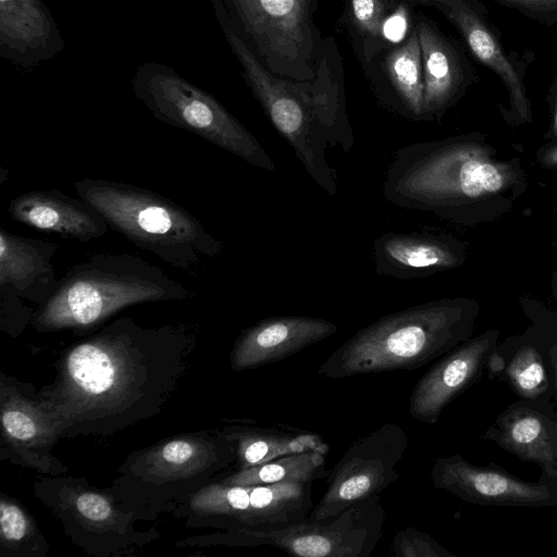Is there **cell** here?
I'll return each mask as SVG.
<instances>
[{"label": "cell", "mask_w": 557, "mask_h": 557, "mask_svg": "<svg viewBox=\"0 0 557 557\" xmlns=\"http://www.w3.org/2000/svg\"><path fill=\"white\" fill-rule=\"evenodd\" d=\"M499 336L498 330H486L442 356L414 385L409 398L410 416L435 424L450 403L481 380Z\"/></svg>", "instance_id": "16"}, {"label": "cell", "mask_w": 557, "mask_h": 557, "mask_svg": "<svg viewBox=\"0 0 557 557\" xmlns=\"http://www.w3.org/2000/svg\"><path fill=\"white\" fill-rule=\"evenodd\" d=\"M408 444L406 431L396 423L382 424L355 441L330 470L325 492L308 519H327L380 495L398 480Z\"/></svg>", "instance_id": "13"}, {"label": "cell", "mask_w": 557, "mask_h": 557, "mask_svg": "<svg viewBox=\"0 0 557 557\" xmlns=\"http://www.w3.org/2000/svg\"><path fill=\"white\" fill-rule=\"evenodd\" d=\"M131 85L135 97L157 120L191 132L256 168L275 171L274 161L257 138L212 95L172 67L144 63Z\"/></svg>", "instance_id": "8"}, {"label": "cell", "mask_w": 557, "mask_h": 557, "mask_svg": "<svg viewBox=\"0 0 557 557\" xmlns=\"http://www.w3.org/2000/svg\"><path fill=\"white\" fill-rule=\"evenodd\" d=\"M480 305L444 298L386 314L360 329L320 366L323 379L414 370L472 337Z\"/></svg>", "instance_id": "4"}, {"label": "cell", "mask_w": 557, "mask_h": 557, "mask_svg": "<svg viewBox=\"0 0 557 557\" xmlns=\"http://www.w3.org/2000/svg\"><path fill=\"white\" fill-rule=\"evenodd\" d=\"M409 1H403L391 13L383 25V37L387 45H398L406 38L409 28Z\"/></svg>", "instance_id": "34"}, {"label": "cell", "mask_w": 557, "mask_h": 557, "mask_svg": "<svg viewBox=\"0 0 557 557\" xmlns=\"http://www.w3.org/2000/svg\"><path fill=\"white\" fill-rule=\"evenodd\" d=\"M527 187L519 158H503L480 133L420 141L394 152L384 182L389 203L460 225L509 212Z\"/></svg>", "instance_id": "2"}, {"label": "cell", "mask_w": 557, "mask_h": 557, "mask_svg": "<svg viewBox=\"0 0 557 557\" xmlns=\"http://www.w3.org/2000/svg\"><path fill=\"white\" fill-rule=\"evenodd\" d=\"M385 67L394 92L392 107L407 119L423 120L422 55L416 25L405 41L388 51Z\"/></svg>", "instance_id": "27"}, {"label": "cell", "mask_w": 557, "mask_h": 557, "mask_svg": "<svg viewBox=\"0 0 557 557\" xmlns=\"http://www.w3.org/2000/svg\"><path fill=\"white\" fill-rule=\"evenodd\" d=\"M547 99L549 103L550 120L545 138H547L549 143H553L557 141V77L550 84Z\"/></svg>", "instance_id": "35"}, {"label": "cell", "mask_w": 557, "mask_h": 557, "mask_svg": "<svg viewBox=\"0 0 557 557\" xmlns=\"http://www.w3.org/2000/svg\"><path fill=\"white\" fill-rule=\"evenodd\" d=\"M74 188L111 228L171 267L191 271L223 250L189 211L149 189L101 178L77 181Z\"/></svg>", "instance_id": "7"}, {"label": "cell", "mask_w": 557, "mask_h": 557, "mask_svg": "<svg viewBox=\"0 0 557 557\" xmlns=\"http://www.w3.org/2000/svg\"><path fill=\"white\" fill-rule=\"evenodd\" d=\"M1 555L44 557L48 545L29 513L16 502L0 497Z\"/></svg>", "instance_id": "29"}, {"label": "cell", "mask_w": 557, "mask_h": 557, "mask_svg": "<svg viewBox=\"0 0 557 557\" xmlns=\"http://www.w3.org/2000/svg\"><path fill=\"white\" fill-rule=\"evenodd\" d=\"M529 315L549 369L553 398L557 408V317L534 311H530Z\"/></svg>", "instance_id": "32"}, {"label": "cell", "mask_w": 557, "mask_h": 557, "mask_svg": "<svg viewBox=\"0 0 557 557\" xmlns=\"http://www.w3.org/2000/svg\"><path fill=\"white\" fill-rule=\"evenodd\" d=\"M410 4L435 8L459 32L467 49L504 85L507 107L500 106L505 122L511 126L533 121L532 103L525 77L536 54L532 50H507L502 33L491 21L487 7L480 0H408Z\"/></svg>", "instance_id": "14"}, {"label": "cell", "mask_w": 557, "mask_h": 557, "mask_svg": "<svg viewBox=\"0 0 557 557\" xmlns=\"http://www.w3.org/2000/svg\"><path fill=\"white\" fill-rule=\"evenodd\" d=\"M430 476L436 488L473 505L557 507V483L527 481L494 462L479 466L459 454L437 458Z\"/></svg>", "instance_id": "15"}, {"label": "cell", "mask_w": 557, "mask_h": 557, "mask_svg": "<svg viewBox=\"0 0 557 557\" xmlns=\"http://www.w3.org/2000/svg\"><path fill=\"white\" fill-rule=\"evenodd\" d=\"M34 493L61 521L70 540L90 555H123L159 536L154 529L138 530L133 511L84 479L42 478L35 482Z\"/></svg>", "instance_id": "9"}, {"label": "cell", "mask_w": 557, "mask_h": 557, "mask_svg": "<svg viewBox=\"0 0 557 557\" xmlns=\"http://www.w3.org/2000/svg\"><path fill=\"white\" fill-rule=\"evenodd\" d=\"M373 259L377 275L412 280L460 267L466 249L449 235L388 232L374 239Z\"/></svg>", "instance_id": "21"}, {"label": "cell", "mask_w": 557, "mask_h": 557, "mask_svg": "<svg viewBox=\"0 0 557 557\" xmlns=\"http://www.w3.org/2000/svg\"><path fill=\"white\" fill-rule=\"evenodd\" d=\"M536 159L541 166L557 170V141L542 147L536 153Z\"/></svg>", "instance_id": "36"}, {"label": "cell", "mask_w": 557, "mask_h": 557, "mask_svg": "<svg viewBox=\"0 0 557 557\" xmlns=\"http://www.w3.org/2000/svg\"><path fill=\"white\" fill-rule=\"evenodd\" d=\"M391 550L397 557H456L430 534L411 527L395 534Z\"/></svg>", "instance_id": "31"}, {"label": "cell", "mask_w": 557, "mask_h": 557, "mask_svg": "<svg viewBox=\"0 0 557 557\" xmlns=\"http://www.w3.org/2000/svg\"><path fill=\"white\" fill-rule=\"evenodd\" d=\"M325 454L311 450L286 455L238 470L220 481L226 485H267L281 482H313L326 478Z\"/></svg>", "instance_id": "28"}, {"label": "cell", "mask_w": 557, "mask_h": 557, "mask_svg": "<svg viewBox=\"0 0 557 557\" xmlns=\"http://www.w3.org/2000/svg\"><path fill=\"white\" fill-rule=\"evenodd\" d=\"M545 26L557 25V0H492Z\"/></svg>", "instance_id": "33"}, {"label": "cell", "mask_w": 557, "mask_h": 557, "mask_svg": "<svg viewBox=\"0 0 557 557\" xmlns=\"http://www.w3.org/2000/svg\"><path fill=\"white\" fill-rule=\"evenodd\" d=\"M486 372L491 380L507 384L518 398L554 400L549 369L532 325L521 334L499 341Z\"/></svg>", "instance_id": "25"}, {"label": "cell", "mask_w": 557, "mask_h": 557, "mask_svg": "<svg viewBox=\"0 0 557 557\" xmlns=\"http://www.w3.org/2000/svg\"><path fill=\"white\" fill-rule=\"evenodd\" d=\"M0 413L2 458L33 468L39 472L59 475L67 471L50 448L60 436L53 418L39 400L26 398L5 376L0 382Z\"/></svg>", "instance_id": "18"}, {"label": "cell", "mask_w": 557, "mask_h": 557, "mask_svg": "<svg viewBox=\"0 0 557 557\" xmlns=\"http://www.w3.org/2000/svg\"><path fill=\"white\" fill-rule=\"evenodd\" d=\"M385 521L380 495H375L327 519L307 518L261 531L220 532L201 540L231 547L269 545L300 557H369L381 540Z\"/></svg>", "instance_id": "10"}, {"label": "cell", "mask_w": 557, "mask_h": 557, "mask_svg": "<svg viewBox=\"0 0 557 557\" xmlns=\"http://www.w3.org/2000/svg\"><path fill=\"white\" fill-rule=\"evenodd\" d=\"M225 431L235 442L238 470L292 454L329 453V444L312 432L252 426H232Z\"/></svg>", "instance_id": "26"}, {"label": "cell", "mask_w": 557, "mask_h": 557, "mask_svg": "<svg viewBox=\"0 0 557 557\" xmlns=\"http://www.w3.org/2000/svg\"><path fill=\"white\" fill-rule=\"evenodd\" d=\"M216 21L243 69L247 86L287 141L309 176L329 196L337 194V174L326 159L327 147L350 151L355 140L344 99L332 77L314 84L275 76L234 28L222 0H210Z\"/></svg>", "instance_id": "3"}, {"label": "cell", "mask_w": 557, "mask_h": 557, "mask_svg": "<svg viewBox=\"0 0 557 557\" xmlns=\"http://www.w3.org/2000/svg\"><path fill=\"white\" fill-rule=\"evenodd\" d=\"M311 482L267 485H226L214 481L172 512L187 517L188 525L224 532L261 531L308 518L313 508Z\"/></svg>", "instance_id": "11"}, {"label": "cell", "mask_w": 557, "mask_h": 557, "mask_svg": "<svg viewBox=\"0 0 557 557\" xmlns=\"http://www.w3.org/2000/svg\"><path fill=\"white\" fill-rule=\"evenodd\" d=\"M196 342L185 324L144 327L122 317L71 346L38 400L60 436H109L160 412Z\"/></svg>", "instance_id": "1"}, {"label": "cell", "mask_w": 557, "mask_h": 557, "mask_svg": "<svg viewBox=\"0 0 557 557\" xmlns=\"http://www.w3.org/2000/svg\"><path fill=\"white\" fill-rule=\"evenodd\" d=\"M482 438L535 463L540 480L557 483V408L553 399L519 398L507 405Z\"/></svg>", "instance_id": "17"}, {"label": "cell", "mask_w": 557, "mask_h": 557, "mask_svg": "<svg viewBox=\"0 0 557 557\" xmlns=\"http://www.w3.org/2000/svg\"><path fill=\"white\" fill-rule=\"evenodd\" d=\"M195 293L159 267L131 253H97L74 264L34 313L39 332L89 329L126 307L185 300Z\"/></svg>", "instance_id": "5"}, {"label": "cell", "mask_w": 557, "mask_h": 557, "mask_svg": "<svg viewBox=\"0 0 557 557\" xmlns=\"http://www.w3.org/2000/svg\"><path fill=\"white\" fill-rule=\"evenodd\" d=\"M423 70V120H440L476 81L465 47L434 22L416 20Z\"/></svg>", "instance_id": "19"}, {"label": "cell", "mask_w": 557, "mask_h": 557, "mask_svg": "<svg viewBox=\"0 0 557 557\" xmlns=\"http://www.w3.org/2000/svg\"><path fill=\"white\" fill-rule=\"evenodd\" d=\"M65 48L42 0H0V55L30 72Z\"/></svg>", "instance_id": "22"}, {"label": "cell", "mask_w": 557, "mask_h": 557, "mask_svg": "<svg viewBox=\"0 0 557 557\" xmlns=\"http://www.w3.org/2000/svg\"><path fill=\"white\" fill-rule=\"evenodd\" d=\"M236 458L225 430L181 434L129 454L110 492L139 520H153L218 481Z\"/></svg>", "instance_id": "6"}, {"label": "cell", "mask_w": 557, "mask_h": 557, "mask_svg": "<svg viewBox=\"0 0 557 557\" xmlns=\"http://www.w3.org/2000/svg\"><path fill=\"white\" fill-rule=\"evenodd\" d=\"M337 332L331 321L315 317L284 315L263 319L244 329L233 346V370L257 369L283 360Z\"/></svg>", "instance_id": "20"}, {"label": "cell", "mask_w": 557, "mask_h": 557, "mask_svg": "<svg viewBox=\"0 0 557 557\" xmlns=\"http://www.w3.org/2000/svg\"><path fill=\"white\" fill-rule=\"evenodd\" d=\"M230 20L271 73L314 76L313 0H222Z\"/></svg>", "instance_id": "12"}, {"label": "cell", "mask_w": 557, "mask_h": 557, "mask_svg": "<svg viewBox=\"0 0 557 557\" xmlns=\"http://www.w3.org/2000/svg\"><path fill=\"white\" fill-rule=\"evenodd\" d=\"M405 0H347L348 17L361 40L362 53L370 60L386 47L383 25L387 16Z\"/></svg>", "instance_id": "30"}, {"label": "cell", "mask_w": 557, "mask_h": 557, "mask_svg": "<svg viewBox=\"0 0 557 557\" xmlns=\"http://www.w3.org/2000/svg\"><path fill=\"white\" fill-rule=\"evenodd\" d=\"M8 211L14 221L28 227L79 242L100 238L109 227L87 201L57 189L21 194L10 201Z\"/></svg>", "instance_id": "23"}, {"label": "cell", "mask_w": 557, "mask_h": 557, "mask_svg": "<svg viewBox=\"0 0 557 557\" xmlns=\"http://www.w3.org/2000/svg\"><path fill=\"white\" fill-rule=\"evenodd\" d=\"M57 248L54 243L0 227V295L44 305L58 285L52 264Z\"/></svg>", "instance_id": "24"}]
</instances>
